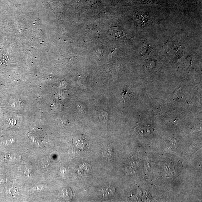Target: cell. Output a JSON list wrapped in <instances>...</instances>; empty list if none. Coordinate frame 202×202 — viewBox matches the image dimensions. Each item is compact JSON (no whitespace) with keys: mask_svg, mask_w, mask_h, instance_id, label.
<instances>
[{"mask_svg":"<svg viewBox=\"0 0 202 202\" xmlns=\"http://www.w3.org/2000/svg\"><path fill=\"white\" fill-rule=\"evenodd\" d=\"M135 127L138 133L141 136H149L152 135L154 133L153 128L147 124L138 123Z\"/></svg>","mask_w":202,"mask_h":202,"instance_id":"cell-1","label":"cell"},{"mask_svg":"<svg viewBox=\"0 0 202 202\" xmlns=\"http://www.w3.org/2000/svg\"><path fill=\"white\" fill-rule=\"evenodd\" d=\"M115 191L114 187L110 185H107L102 187L101 194L103 196L107 197L113 194Z\"/></svg>","mask_w":202,"mask_h":202,"instance_id":"cell-2","label":"cell"},{"mask_svg":"<svg viewBox=\"0 0 202 202\" xmlns=\"http://www.w3.org/2000/svg\"><path fill=\"white\" fill-rule=\"evenodd\" d=\"M112 149L110 147H107L103 150L102 154L105 158L110 159L112 157L113 155Z\"/></svg>","mask_w":202,"mask_h":202,"instance_id":"cell-3","label":"cell"},{"mask_svg":"<svg viewBox=\"0 0 202 202\" xmlns=\"http://www.w3.org/2000/svg\"><path fill=\"white\" fill-rule=\"evenodd\" d=\"M98 118H99V120L102 122H106L108 120V113L105 111H102L100 113Z\"/></svg>","mask_w":202,"mask_h":202,"instance_id":"cell-4","label":"cell"}]
</instances>
